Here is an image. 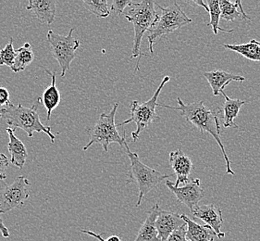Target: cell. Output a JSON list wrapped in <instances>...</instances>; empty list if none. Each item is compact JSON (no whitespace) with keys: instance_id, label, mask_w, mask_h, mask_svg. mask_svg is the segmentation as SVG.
Wrapping results in <instances>:
<instances>
[{"instance_id":"5bb4252c","label":"cell","mask_w":260,"mask_h":241,"mask_svg":"<svg viewBox=\"0 0 260 241\" xmlns=\"http://www.w3.org/2000/svg\"><path fill=\"white\" fill-rule=\"evenodd\" d=\"M203 74L205 78L208 80V84L211 86L214 97L220 95L231 82L243 83L245 80L244 76L227 73L222 70H214L211 72H206Z\"/></svg>"},{"instance_id":"7c38bea8","label":"cell","mask_w":260,"mask_h":241,"mask_svg":"<svg viewBox=\"0 0 260 241\" xmlns=\"http://www.w3.org/2000/svg\"><path fill=\"white\" fill-rule=\"evenodd\" d=\"M170 163L176 175V182L174 183L176 187L190 181L189 175L192 171V161L181 148L170 153Z\"/></svg>"},{"instance_id":"d6a6232c","label":"cell","mask_w":260,"mask_h":241,"mask_svg":"<svg viewBox=\"0 0 260 241\" xmlns=\"http://www.w3.org/2000/svg\"><path fill=\"white\" fill-rule=\"evenodd\" d=\"M188 4H191V5H198L201 6L202 8L205 9V11L208 12V7L204 1L202 0H192V1H190V2H187Z\"/></svg>"},{"instance_id":"2e32d148","label":"cell","mask_w":260,"mask_h":241,"mask_svg":"<svg viewBox=\"0 0 260 241\" xmlns=\"http://www.w3.org/2000/svg\"><path fill=\"white\" fill-rule=\"evenodd\" d=\"M161 209L156 203L147 213V217L140 227V230L134 241H159L156 228V220Z\"/></svg>"},{"instance_id":"603a6c76","label":"cell","mask_w":260,"mask_h":241,"mask_svg":"<svg viewBox=\"0 0 260 241\" xmlns=\"http://www.w3.org/2000/svg\"><path fill=\"white\" fill-rule=\"evenodd\" d=\"M35 61V53L31 49L30 43H25L22 47L16 50L15 61L12 67L14 73H20Z\"/></svg>"},{"instance_id":"e0dca14e","label":"cell","mask_w":260,"mask_h":241,"mask_svg":"<svg viewBox=\"0 0 260 241\" xmlns=\"http://www.w3.org/2000/svg\"><path fill=\"white\" fill-rule=\"evenodd\" d=\"M181 218L186 224V239L188 241H214L217 235L209 226L199 225L185 215Z\"/></svg>"},{"instance_id":"1f68e13d","label":"cell","mask_w":260,"mask_h":241,"mask_svg":"<svg viewBox=\"0 0 260 241\" xmlns=\"http://www.w3.org/2000/svg\"><path fill=\"white\" fill-rule=\"evenodd\" d=\"M0 232H1V234H2V236L3 237H10V232H9V229H8V227H6L5 225H4V222H3V219L0 217Z\"/></svg>"},{"instance_id":"836d02e7","label":"cell","mask_w":260,"mask_h":241,"mask_svg":"<svg viewBox=\"0 0 260 241\" xmlns=\"http://www.w3.org/2000/svg\"><path fill=\"white\" fill-rule=\"evenodd\" d=\"M0 119H1V114H0Z\"/></svg>"},{"instance_id":"d6986e66","label":"cell","mask_w":260,"mask_h":241,"mask_svg":"<svg viewBox=\"0 0 260 241\" xmlns=\"http://www.w3.org/2000/svg\"><path fill=\"white\" fill-rule=\"evenodd\" d=\"M219 8H220V18L226 21H245L251 20L249 16L245 13L242 2L237 0L234 3L228 0H219Z\"/></svg>"},{"instance_id":"52a82bcc","label":"cell","mask_w":260,"mask_h":241,"mask_svg":"<svg viewBox=\"0 0 260 241\" xmlns=\"http://www.w3.org/2000/svg\"><path fill=\"white\" fill-rule=\"evenodd\" d=\"M118 107L119 103H115L109 113H101L95 125L89 128L90 140L88 144L83 147L84 152H86L94 144H100L105 152H109V147L111 143H118L120 146L123 147L126 132L123 133V136H120L117 129V125L115 124V116Z\"/></svg>"},{"instance_id":"7402d4cb","label":"cell","mask_w":260,"mask_h":241,"mask_svg":"<svg viewBox=\"0 0 260 241\" xmlns=\"http://www.w3.org/2000/svg\"><path fill=\"white\" fill-rule=\"evenodd\" d=\"M223 47L232 51L238 53L249 61L260 62V42L255 39H252L248 43L240 45L224 44Z\"/></svg>"},{"instance_id":"5b68a950","label":"cell","mask_w":260,"mask_h":241,"mask_svg":"<svg viewBox=\"0 0 260 241\" xmlns=\"http://www.w3.org/2000/svg\"><path fill=\"white\" fill-rule=\"evenodd\" d=\"M155 6L161 11L162 13L156 24L149 30V36L147 39L151 56L154 54L153 47L157 39L163 36H168L171 33L192 22V19H190L185 14V12L182 11V8L177 3H173L168 7H162L155 2Z\"/></svg>"},{"instance_id":"9c48e42d","label":"cell","mask_w":260,"mask_h":241,"mask_svg":"<svg viewBox=\"0 0 260 241\" xmlns=\"http://www.w3.org/2000/svg\"><path fill=\"white\" fill-rule=\"evenodd\" d=\"M31 182L24 175L18 176L13 183L7 186L0 192V215L21 207L29 199V191L27 186Z\"/></svg>"},{"instance_id":"ba28073f","label":"cell","mask_w":260,"mask_h":241,"mask_svg":"<svg viewBox=\"0 0 260 241\" xmlns=\"http://www.w3.org/2000/svg\"><path fill=\"white\" fill-rule=\"evenodd\" d=\"M74 30V28H72L68 36H60L53 30L47 32V41L52 48L54 58L57 59L59 67L61 68V77L66 75L73 59L77 56L76 50L80 47V41L77 38L73 37Z\"/></svg>"},{"instance_id":"ffe728a7","label":"cell","mask_w":260,"mask_h":241,"mask_svg":"<svg viewBox=\"0 0 260 241\" xmlns=\"http://www.w3.org/2000/svg\"><path fill=\"white\" fill-rule=\"evenodd\" d=\"M220 95H222L225 99L222 111H223V126L225 128L234 127L238 128L239 126L235 124V118L239 114L241 107L245 104V100H241L239 99H230L225 92L222 91Z\"/></svg>"},{"instance_id":"4fadbf2b","label":"cell","mask_w":260,"mask_h":241,"mask_svg":"<svg viewBox=\"0 0 260 241\" xmlns=\"http://www.w3.org/2000/svg\"><path fill=\"white\" fill-rule=\"evenodd\" d=\"M183 225H185V223L181 218V215L161 210L156 220L158 239L159 241H166L172 232L177 230Z\"/></svg>"},{"instance_id":"6da1fadb","label":"cell","mask_w":260,"mask_h":241,"mask_svg":"<svg viewBox=\"0 0 260 241\" xmlns=\"http://www.w3.org/2000/svg\"><path fill=\"white\" fill-rule=\"evenodd\" d=\"M177 102L179 106L173 107V106L164 105L157 103L158 107L171 109V110H179L186 120L191 123L192 125L197 126L200 130V133L203 134L204 132H208L210 136L213 137L215 141L218 143L222 154H223L224 160L226 162V173L231 175H235V173L232 169V162L230 161L229 157L227 155V152L225 150L223 143L220 139V124H219V111H215L210 110L204 105V101L199 102H192L189 104H185L180 98H178Z\"/></svg>"},{"instance_id":"3957f363","label":"cell","mask_w":260,"mask_h":241,"mask_svg":"<svg viewBox=\"0 0 260 241\" xmlns=\"http://www.w3.org/2000/svg\"><path fill=\"white\" fill-rule=\"evenodd\" d=\"M0 114L1 119H4L6 124L12 130L20 128L25 132L29 137H32L35 133H45L49 136L52 143L56 141V136L51 131V127L42 124L37 104H34L31 108H27L21 104L14 106L11 103L8 107L2 108Z\"/></svg>"},{"instance_id":"30bf717a","label":"cell","mask_w":260,"mask_h":241,"mask_svg":"<svg viewBox=\"0 0 260 241\" xmlns=\"http://www.w3.org/2000/svg\"><path fill=\"white\" fill-rule=\"evenodd\" d=\"M165 185L175 195L178 201L185 205L188 209H190L191 213L198 206V203L203 199L205 196V191L201 186L200 179H192L188 183L184 184L183 187H176L170 180H167Z\"/></svg>"},{"instance_id":"cb8c5ba5","label":"cell","mask_w":260,"mask_h":241,"mask_svg":"<svg viewBox=\"0 0 260 241\" xmlns=\"http://www.w3.org/2000/svg\"><path fill=\"white\" fill-rule=\"evenodd\" d=\"M208 12L210 14V21L208 22V26L212 27V31L215 36L218 35L219 31L223 33H233L234 29L232 30H225L221 27H219V21H220V8H219V0H208Z\"/></svg>"},{"instance_id":"4316f807","label":"cell","mask_w":260,"mask_h":241,"mask_svg":"<svg viewBox=\"0 0 260 241\" xmlns=\"http://www.w3.org/2000/svg\"><path fill=\"white\" fill-rule=\"evenodd\" d=\"M166 241H188L186 239V224L172 232Z\"/></svg>"},{"instance_id":"44dd1931","label":"cell","mask_w":260,"mask_h":241,"mask_svg":"<svg viewBox=\"0 0 260 241\" xmlns=\"http://www.w3.org/2000/svg\"><path fill=\"white\" fill-rule=\"evenodd\" d=\"M47 73L51 75V84L45 90L42 97V101L44 107L47 109V120L48 122L50 120L53 110L57 108L60 103L61 95L56 85V73Z\"/></svg>"},{"instance_id":"f546056e","label":"cell","mask_w":260,"mask_h":241,"mask_svg":"<svg viewBox=\"0 0 260 241\" xmlns=\"http://www.w3.org/2000/svg\"><path fill=\"white\" fill-rule=\"evenodd\" d=\"M9 159L7 158L5 154L0 153V180L5 181L7 178L6 170L9 167Z\"/></svg>"},{"instance_id":"f1b7e54d","label":"cell","mask_w":260,"mask_h":241,"mask_svg":"<svg viewBox=\"0 0 260 241\" xmlns=\"http://www.w3.org/2000/svg\"><path fill=\"white\" fill-rule=\"evenodd\" d=\"M11 96L10 92L6 87H3L0 85V107L6 108L9 105H11Z\"/></svg>"},{"instance_id":"9a60e30c","label":"cell","mask_w":260,"mask_h":241,"mask_svg":"<svg viewBox=\"0 0 260 241\" xmlns=\"http://www.w3.org/2000/svg\"><path fill=\"white\" fill-rule=\"evenodd\" d=\"M27 11H31L41 23L51 24L56 16L57 2L54 0H30Z\"/></svg>"},{"instance_id":"8fae6325","label":"cell","mask_w":260,"mask_h":241,"mask_svg":"<svg viewBox=\"0 0 260 241\" xmlns=\"http://www.w3.org/2000/svg\"><path fill=\"white\" fill-rule=\"evenodd\" d=\"M192 217L200 219L209 226L219 238H223L225 233L221 231L223 225L222 212L212 204L198 205L192 212Z\"/></svg>"},{"instance_id":"8992f818","label":"cell","mask_w":260,"mask_h":241,"mask_svg":"<svg viewBox=\"0 0 260 241\" xmlns=\"http://www.w3.org/2000/svg\"><path fill=\"white\" fill-rule=\"evenodd\" d=\"M171 80L170 76H165L159 86L156 90L155 94L150 100H147L146 102L140 103L137 100H134L131 104V117L130 119H127L124 122L120 123L117 125V127L119 126H123L130 124V123H135L136 125V130L132 133V138L133 140L136 142L138 140L141 133L146 129L151 124L159 122L160 117L156 114V107L157 105V100L159 94L163 89L164 85Z\"/></svg>"},{"instance_id":"d4e9b609","label":"cell","mask_w":260,"mask_h":241,"mask_svg":"<svg viewBox=\"0 0 260 241\" xmlns=\"http://www.w3.org/2000/svg\"><path fill=\"white\" fill-rule=\"evenodd\" d=\"M83 4L98 18H107L110 16V9L107 0H83Z\"/></svg>"},{"instance_id":"484cf974","label":"cell","mask_w":260,"mask_h":241,"mask_svg":"<svg viewBox=\"0 0 260 241\" xmlns=\"http://www.w3.org/2000/svg\"><path fill=\"white\" fill-rule=\"evenodd\" d=\"M16 50L13 47V39L11 38L10 42L6 45L4 48L0 50V66H9L12 69L15 61Z\"/></svg>"},{"instance_id":"277c9868","label":"cell","mask_w":260,"mask_h":241,"mask_svg":"<svg viewBox=\"0 0 260 241\" xmlns=\"http://www.w3.org/2000/svg\"><path fill=\"white\" fill-rule=\"evenodd\" d=\"M123 146L131 162V169L128 173V179L126 184H137L139 195L136 207H139L144 197L147 193L156 189L159 184L163 182V180L172 177L173 174H164L142 163L138 154L136 152H131L128 143L126 141V136L123 140Z\"/></svg>"},{"instance_id":"ac0fdd59","label":"cell","mask_w":260,"mask_h":241,"mask_svg":"<svg viewBox=\"0 0 260 241\" xmlns=\"http://www.w3.org/2000/svg\"><path fill=\"white\" fill-rule=\"evenodd\" d=\"M6 131L8 133L9 138H10V142L8 144V149L11 154V163L15 165L16 167L21 169L26 163L27 156H28L26 147L22 141L14 135V130L8 127Z\"/></svg>"},{"instance_id":"7a4b0ae2","label":"cell","mask_w":260,"mask_h":241,"mask_svg":"<svg viewBox=\"0 0 260 241\" xmlns=\"http://www.w3.org/2000/svg\"><path fill=\"white\" fill-rule=\"evenodd\" d=\"M128 21L134 24L135 38L134 47L132 50L131 58H138L136 64V72L139 70V63L142 56H147L145 53L141 52L142 39L146 31H149L156 24L159 16L155 9V2L144 0L139 3L132 2L122 13Z\"/></svg>"},{"instance_id":"4dcf8cb0","label":"cell","mask_w":260,"mask_h":241,"mask_svg":"<svg viewBox=\"0 0 260 241\" xmlns=\"http://www.w3.org/2000/svg\"><path fill=\"white\" fill-rule=\"evenodd\" d=\"M81 232L83 233V234H85V235H89V236H93V237L96 238V239L99 241H120V236H110L108 239H104L101 235H99V234L94 233L93 231L84 230V229H82Z\"/></svg>"},{"instance_id":"83f0119b","label":"cell","mask_w":260,"mask_h":241,"mask_svg":"<svg viewBox=\"0 0 260 241\" xmlns=\"http://www.w3.org/2000/svg\"><path fill=\"white\" fill-rule=\"evenodd\" d=\"M133 1L130 0H114L111 4V11L116 12L118 15L123 13L125 9L130 5Z\"/></svg>"}]
</instances>
